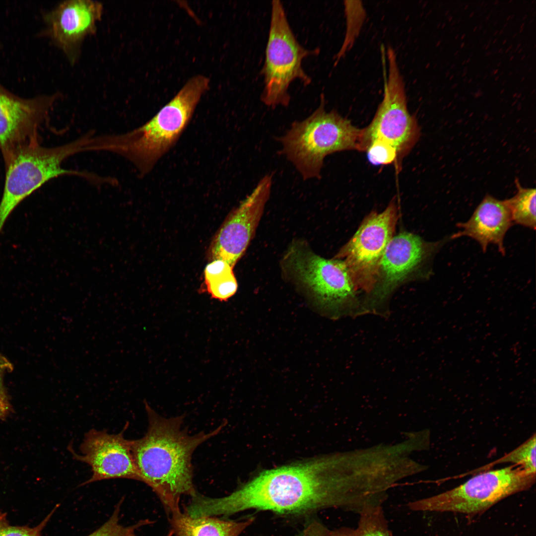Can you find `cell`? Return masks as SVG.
<instances>
[{
	"mask_svg": "<svg viewBox=\"0 0 536 536\" xmlns=\"http://www.w3.org/2000/svg\"><path fill=\"white\" fill-rule=\"evenodd\" d=\"M337 460L313 459L266 470L229 495L208 497L211 516H229L249 509L301 514L341 508L356 511L360 500L347 477L336 472Z\"/></svg>",
	"mask_w": 536,
	"mask_h": 536,
	"instance_id": "1",
	"label": "cell"
},
{
	"mask_svg": "<svg viewBox=\"0 0 536 536\" xmlns=\"http://www.w3.org/2000/svg\"><path fill=\"white\" fill-rule=\"evenodd\" d=\"M147 432L132 440V453L141 481L157 494L170 514L180 510L183 495L197 492L193 483L192 455L202 443L222 430L221 424L208 432L189 434L183 429L184 416L171 418L157 413L146 402Z\"/></svg>",
	"mask_w": 536,
	"mask_h": 536,
	"instance_id": "2",
	"label": "cell"
},
{
	"mask_svg": "<svg viewBox=\"0 0 536 536\" xmlns=\"http://www.w3.org/2000/svg\"><path fill=\"white\" fill-rule=\"evenodd\" d=\"M209 83L205 76H193L145 124L124 134L93 135L85 150L115 153L131 162L140 175L147 174L179 139Z\"/></svg>",
	"mask_w": 536,
	"mask_h": 536,
	"instance_id": "3",
	"label": "cell"
},
{
	"mask_svg": "<svg viewBox=\"0 0 536 536\" xmlns=\"http://www.w3.org/2000/svg\"><path fill=\"white\" fill-rule=\"evenodd\" d=\"M321 96L318 107L305 119L294 122L277 139L280 153L293 164L304 180L319 179L327 155L345 150L365 151L363 129L354 127L336 111L325 109Z\"/></svg>",
	"mask_w": 536,
	"mask_h": 536,
	"instance_id": "4",
	"label": "cell"
},
{
	"mask_svg": "<svg viewBox=\"0 0 536 536\" xmlns=\"http://www.w3.org/2000/svg\"><path fill=\"white\" fill-rule=\"evenodd\" d=\"M93 135V132L90 131L69 142L54 147L43 146L41 143L31 144L18 150L4 163L5 176L0 201V234L18 205L51 180L73 175L95 184H107V177L62 167L66 159L84 151Z\"/></svg>",
	"mask_w": 536,
	"mask_h": 536,
	"instance_id": "5",
	"label": "cell"
},
{
	"mask_svg": "<svg viewBox=\"0 0 536 536\" xmlns=\"http://www.w3.org/2000/svg\"><path fill=\"white\" fill-rule=\"evenodd\" d=\"M318 49L310 50L297 41L288 22L281 2L272 0L265 59L262 73L264 88L261 99L266 106L274 108L287 106L290 101L288 88L296 79L309 85L311 77L304 70V59L317 55Z\"/></svg>",
	"mask_w": 536,
	"mask_h": 536,
	"instance_id": "6",
	"label": "cell"
},
{
	"mask_svg": "<svg viewBox=\"0 0 536 536\" xmlns=\"http://www.w3.org/2000/svg\"><path fill=\"white\" fill-rule=\"evenodd\" d=\"M536 477V473L513 465L479 473L455 488L410 502L408 506L416 511L476 514L511 495L529 489L535 483Z\"/></svg>",
	"mask_w": 536,
	"mask_h": 536,
	"instance_id": "7",
	"label": "cell"
},
{
	"mask_svg": "<svg viewBox=\"0 0 536 536\" xmlns=\"http://www.w3.org/2000/svg\"><path fill=\"white\" fill-rule=\"evenodd\" d=\"M287 264L296 279L318 302L337 315H359L355 288L342 261L325 259L312 251L293 246Z\"/></svg>",
	"mask_w": 536,
	"mask_h": 536,
	"instance_id": "8",
	"label": "cell"
},
{
	"mask_svg": "<svg viewBox=\"0 0 536 536\" xmlns=\"http://www.w3.org/2000/svg\"><path fill=\"white\" fill-rule=\"evenodd\" d=\"M388 75L384 79V97L369 125L363 129L366 151L375 139L385 141L394 147L398 153L397 169L420 135L416 118L410 115L407 106L404 82L399 68L394 50L387 51Z\"/></svg>",
	"mask_w": 536,
	"mask_h": 536,
	"instance_id": "9",
	"label": "cell"
},
{
	"mask_svg": "<svg viewBox=\"0 0 536 536\" xmlns=\"http://www.w3.org/2000/svg\"><path fill=\"white\" fill-rule=\"evenodd\" d=\"M398 219L395 201L382 212L373 211L335 256L345 265L357 290L370 293L377 281L381 262L393 237Z\"/></svg>",
	"mask_w": 536,
	"mask_h": 536,
	"instance_id": "10",
	"label": "cell"
},
{
	"mask_svg": "<svg viewBox=\"0 0 536 536\" xmlns=\"http://www.w3.org/2000/svg\"><path fill=\"white\" fill-rule=\"evenodd\" d=\"M449 240L450 237L429 242L405 232L393 236L383 256L375 285L361 306V314H380L381 305L394 289Z\"/></svg>",
	"mask_w": 536,
	"mask_h": 536,
	"instance_id": "11",
	"label": "cell"
},
{
	"mask_svg": "<svg viewBox=\"0 0 536 536\" xmlns=\"http://www.w3.org/2000/svg\"><path fill=\"white\" fill-rule=\"evenodd\" d=\"M59 95L23 99L0 93V151L4 163L21 148L41 143L39 131L47 124Z\"/></svg>",
	"mask_w": 536,
	"mask_h": 536,
	"instance_id": "12",
	"label": "cell"
},
{
	"mask_svg": "<svg viewBox=\"0 0 536 536\" xmlns=\"http://www.w3.org/2000/svg\"><path fill=\"white\" fill-rule=\"evenodd\" d=\"M272 183V175H265L229 214L210 245V260H223L234 268L253 237L269 198Z\"/></svg>",
	"mask_w": 536,
	"mask_h": 536,
	"instance_id": "13",
	"label": "cell"
},
{
	"mask_svg": "<svg viewBox=\"0 0 536 536\" xmlns=\"http://www.w3.org/2000/svg\"><path fill=\"white\" fill-rule=\"evenodd\" d=\"M128 426L127 422L117 434H110L106 430L90 429L85 434L80 445V454L68 446L73 458L87 464L91 469V477L81 485L114 478L141 481L132 453V440L124 437Z\"/></svg>",
	"mask_w": 536,
	"mask_h": 536,
	"instance_id": "14",
	"label": "cell"
},
{
	"mask_svg": "<svg viewBox=\"0 0 536 536\" xmlns=\"http://www.w3.org/2000/svg\"><path fill=\"white\" fill-rule=\"evenodd\" d=\"M103 12L99 1L70 0L61 2L45 15L49 35L72 64L77 59L84 39L95 33Z\"/></svg>",
	"mask_w": 536,
	"mask_h": 536,
	"instance_id": "15",
	"label": "cell"
},
{
	"mask_svg": "<svg viewBox=\"0 0 536 536\" xmlns=\"http://www.w3.org/2000/svg\"><path fill=\"white\" fill-rule=\"evenodd\" d=\"M514 224L505 200L486 195L469 219L457 224L460 230L450 237L454 239L467 236L475 240L485 253L489 245L497 247L500 254L505 255V236Z\"/></svg>",
	"mask_w": 536,
	"mask_h": 536,
	"instance_id": "16",
	"label": "cell"
},
{
	"mask_svg": "<svg viewBox=\"0 0 536 536\" xmlns=\"http://www.w3.org/2000/svg\"><path fill=\"white\" fill-rule=\"evenodd\" d=\"M170 522L175 536H239L253 522L219 519L214 516L193 517L181 510L172 514Z\"/></svg>",
	"mask_w": 536,
	"mask_h": 536,
	"instance_id": "17",
	"label": "cell"
},
{
	"mask_svg": "<svg viewBox=\"0 0 536 536\" xmlns=\"http://www.w3.org/2000/svg\"><path fill=\"white\" fill-rule=\"evenodd\" d=\"M358 513L356 528L326 529L325 536H391L381 503L365 504Z\"/></svg>",
	"mask_w": 536,
	"mask_h": 536,
	"instance_id": "18",
	"label": "cell"
},
{
	"mask_svg": "<svg viewBox=\"0 0 536 536\" xmlns=\"http://www.w3.org/2000/svg\"><path fill=\"white\" fill-rule=\"evenodd\" d=\"M204 282L211 298L226 301L237 291L238 283L233 268L227 262L215 260L205 267Z\"/></svg>",
	"mask_w": 536,
	"mask_h": 536,
	"instance_id": "19",
	"label": "cell"
},
{
	"mask_svg": "<svg viewBox=\"0 0 536 536\" xmlns=\"http://www.w3.org/2000/svg\"><path fill=\"white\" fill-rule=\"evenodd\" d=\"M516 184L518 190L516 194L512 198L505 200L513 223L535 230L536 189L524 188L518 181Z\"/></svg>",
	"mask_w": 536,
	"mask_h": 536,
	"instance_id": "20",
	"label": "cell"
},
{
	"mask_svg": "<svg viewBox=\"0 0 536 536\" xmlns=\"http://www.w3.org/2000/svg\"><path fill=\"white\" fill-rule=\"evenodd\" d=\"M346 32L343 44L336 55V62L352 46L361 28L366 13L360 1H344Z\"/></svg>",
	"mask_w": 536,
	"mask_h": 536,
	"instance_id": "21",
	"label": "cell"
},
{
	"mask_svg": "<svg viewBox=\"0 0 536 536\" xmlns=\"http://www.w3.org/2000/svg\"><path fill=\"white\" fill-rule=\"evenodd\" d=\"M536 434L512 452L492 463H511L529 472L536 473Z\"/></svg>",
	"mask_w": 536,
	"mask_h": 536,
	"instance_id": "22",
	"label": "cell"
},
{
	"mask_svg": "<svg viewBox=\"0 0 536 536\" xmlns=\"http://www.w3.org/2000/svg\"><path fill=\"white\" fill-rule=\"evenodd\" d=\"M123 499L116 505L110 518L100 527L87 536H132L135 530L146 524L148 520L141 521L130 526H124L120 523V514Z\"/></svg>",
	"mask_w": 536,
	"mask_h": 536,
	"instance_id": "23",
	"label": "cell"
},
{
	"mask_svg": "<svg viewBox=\"0 0 536 536\" xmlns=\"http://www.w3.org/2000/svg\"><path fill=\"white\" fill-rule=\"evenodd\" d=\"M369 162L373 165L397 164L398 153L396 148L387 142L375 139L371 141L366 151Z\"/></svg>",
	"mask_w": 536,
	"mask_h": 536,
	"instance_id": "24",
	"label": "cell"
},
{
	"mask_svg": "<svg viewBox=\"0 0 536 536\" xmlns=\"http://www.w3.org/2000/svg\"><path fill=\"white\" fill-rule=\"evenodd\" d=\"M58 507L56 506L45 518L36 527L14 526L10 525L6 514L0 511V536H40L43 530Z\"/></svg>",
	"mask_w": 536,
	"mask_h": 536,
	"instance_id": "25",
	"label": "cell"
},
{
	"mask_svg": "<svg viewBox=\"0 0 536 536\" xmlns=\"http://www.w3.org/2000/svg\"><path fill=\"white\" fill-rule=\"evenodd\" d=\"M13 365L5 356L0 354V419L4 421L13 412L10 397L4 385L5 374L11 372Z\"/></svg>",
	"mask_w": 536,
	"mask_h": 536,
	"instance_id": "26",
	"label": "cell"
},
{
	"mask_svg": "<svg viewBox=\"0 0 536 536\" xmlns=\"http://www.w3.org/2000/svg\"><path fill=\"white\" fill-rule=\"evenodd\" d=\"M326 528L319 523H313L303 532L301 536H325Z\"/></svg>",
	"mask_w": 536,
	"mask_h": 536,
	"instance_id": "27",
	"label": "cell"
},
{
	"mask_svg": "<svg viewBox=\"0 0 536 536\" xmlns=\"http://www.w3.org/2000/svg\"><path fill=\"white\" fill-rule=\"evenodd\" d=\"M10 92L6 90L0 84V93L2 94H8Z\"/></svg>",
	"mask_w": 536,
	"mask_h": 536,
	"instance_id": "28",
	"label": "cell"
},
{
	"mask_svg": "<svg viewBox=\"0 0 536 536\" xmlns=\"http://www.w3.org/2000/svg\"><path fill=\"white\" fill-rule=\"evenodd\" d=\"M173 532L172 531V530H171V531L165 536H173ZM132 536H136L135 535V534H134L133 535H132Z\"/></svg>",
	"mask_w": 536,
	"mask_h": 536,
	"instance_id": "29",
	"label": "cell"
}]
</instances>
